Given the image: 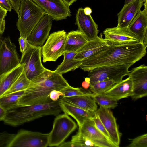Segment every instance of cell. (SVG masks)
Wrapping results in <instances>:
<instances>
[{
	"label": "cell",
	"instance_id": "ac0fdd59",
	"mask_svg": "<svg viewBox=\"0 0 147 147\" xmlns=\"http://www.w3.org/2000/svg\"><path fill=\"white\" fill-rule=\"evenodd\" d=\"M143 10L134 17L128 29L139 39L141 43L147 45V0H144Z\"/></svg>",
	"mask_w": 147,
	"mask_h": 147
},
{
	"label": "cell",
	"instance_id": "8d00e7d4",
	"mask_svg": "<svg viewBox=\"0 0 147 147\" xmlns=\"http://www.w3.org/2000/svg\"><path fill=\"white\" fill-rule=\"evenodd\" d=\"M63 93L60 91L54 90L49 94L50 99L53 101H56L58 100L60 96H63Z\"/></svg>",
	"mask_w": 147,
	"mask_h": 147
},
{
	"label": "cell",
	"instance_id": "d6986e66",
	"mask_svg": "<svg viewBox=\"0 0 147 147\" xmlns=\"http://www.w3.org/2000/svg\"><path fill=\"white\" fill-rule=\"evenodd\" d=\"M144 0H134L124 5L117 15L118 17L117 26L128 28L134 17L141 11L142 7L144 6Z\"/></svg>",
	"mask_w": 147,
	"mask_h": 147
},
{
	"label": "cell",
	"instance_id": "9a60e30c",
	"mask_svg": "<svg viewBox=\"0 0 147 147\" xmlns=\"http://www.w3.org/2000/svg\"><path fill=\"white\" fill-rule=\"evenodd\" d=\"M96 113L109 134L110 140L116 147H119L121 133L113 113L109 109L100 107Z\"/></svg>",
	"mask_w": 147,
	"mask_h": 147
},
{
	"label": "cell",
	"instance_id": "277c9868",
	"mask_svg": "<svg viewBox=\"0 0 147 147\" xmlns=\"http://www.w3.org/2000/svg\"><path fill=\"white\" fill-rule=\"evenodd\" d=\"M45 13L31 0H22L16 24L20 36L27 38Z\"/></svg>",
	"mask_w": 147,
	"mask_h": 147
},
{
	"label": "cell",
	"instance_id": "7402d4cb",
	"mask_svg": "<svg viewBox=\"0 0 147 147\" xmlns=\"http://www.w3.org/2000/svg\"><path fill=\"white\" fill-rule=\"evenodd\" d=\"M59 104L63 112L75 119L79 127L82 125L84 121L91 119L96 112L85 110L59 100Z\"/></svg>",
	"mask_w": 147,
	"mask_h": 147
},
{
	"label": "cell",
	"instance_id": "30bf717a",
	"mask_svg": "<svg viewBox=\"0 0 147 147\" xmlns=\"http://www.w3.org/2000/svg\"><path fill=\"white\" fill-rule=\"evenodd\" d=\"M14 43L9 37L2 39L0 46V75L18 66L20 63Z\"/></svg>",
	"mask_w": 147,
	"mask_h": 147
},
{
	"label": "cell",
	"instance_id": "74e56055",
	"mask_svg": "<svg viewBox=\"0 0 147 147\" xmlns=\"http://www.w3.org/2000/svg\"><path fill=\"white\" fill-rule=\"evenodd\" d=\"M18 40L20 44V51L23 53L26 49L29 43L27 38L21 36H20Z\"/></svg>",
	"mask_w": 147,
	"mask_h": 147
},
{
	"label": "cell",
	"instance_id": "836d02e7",
	"mask_svg": "<svg viewBox=\"0 0 147 147\" xmlns=\"http://www.w3.org/2000/svg\"><path fill=\"white\" fill-rule=\"evenodd\" d=\"M15 135L7 132H0V147H9Z\"/></svg>",
	"mask_w": 147,
	"mask_h": 147
},
{
	"label": "cell",
	"instance_id": "f1b7e54d",
	"mask_svg": "<svg viewBox=\"0 0 147 147\" xmlns=\"http://www.w3.org/2000/svg\"><path fill=\"white\" fill-rule=\"evenodd\" d=\"M30 82L31 81L27 77L23 70L3 96L12 93L25 90L28 87Z\"/></svg>",
	"mask_w": 147,
	"mask_h": 147
},
{
	"label": "cell",
	"instance_id": "44dd1931",
	"mask_svg": "<svg viewBox=\"0 0 147 147\" xmlns=\"http://www.w3.org/2000/svg\"><path fill=\"white\" fill-rule=\"evenodd\" d=\"M118 100L131 97L133 94V86L131 80L128 77L116 83L104 93Z\"/></svg>",
	"mask_w": 147,
	"mask_h": 147
},
{
	"label": "cell",
	"instance_id": "5bb4252c",
	"mask_svg": "<svg viewBox=\"0 0 147 147\" xmlns=\"http://www.w3.org/2000/svg\"><path fill=\"white\" fill-rule=\"evenodd\" d=\"M52 20L51 17L45 13L27 38L29 43L35 46L43 45L49 36Z\"/></svg>",
	"mask_w": 147,
	"mask_h": 147
},
{
	"label": "cell",
	"instance_id": "d4e9b609",
	"mask_svg": "<svg viewBox=\"0 0 147 147\" xmlns=\"http://www.w3.org/2000/svg\"><path fill=\"white\" fill-rule=\"evenodd\" d=\"M87 41L83 34L78 30L71 31L67 34L65 52H76Z\"/></svg>",
	"mask_w": 147,
	"mask_h": 147
},
{
	"label": "cell",
	"instance_id": "cb8c5ba5",
	"mask_svg": "<svg viewBox=\"0 0 147 147\" xmlns=\"http://www.w3.org/2000/svg\"><path fill=\"white\" fill-rule=\"evenodd\" d=\"M24 64L0 75V98L3 96L23 70Z\"/></svg>",
	"mask_w": 147,
	"mask_h": 147
},
{
	"label": "cell",
	"instance_id": "ffe728a7",
	"mask_svg": "<svg viewBox=\"0 0 147 147\" xmlns=\"http://www.w3.org/2000/svg\"><path fill=\"white\" fill-rule=\"evenodd\" d=\"M102 34L96 39L88 41L76 51V60L82 61L106 47L109 44L102 38Z\"/></svg>",
	"mask_w": 147,
	"mask_h": 147
},
{
	"label": "cell",
	"instance_id": "484cf974",
	"mask_svg": "<svg viewBox=\"0 0 147 147\" xmlns=\"http://www.w3.org/2000/svg\"><path fill=\"white\" fill-rule=\"evenodd\" d=\"M76 54V52L65 51L64 52L63 55L64 56L63 61L58 66L55 71L62 75L80 67L82 61L75 59Z\"/></svg>",
	"mask_w": 147,
	"mask_h": 147
},
{
	"label": "cell",
	"instance_id": "3957f363",
	"mask_svg": "<svg viewBox=\"0 0 147 147\" xmlns=\"http://www.w3.org/2000/svg\"><path fill=\"white\" fill-rule=\"evenodd\" d=\"M62 112L59 100L31 105H18L6 111L2 121L16 126L45 116H57Z\"/></svg>",
	"mask_w": 147,
	"mask_h": 147
},
{
	"label": "cell",
	"instance_id": "ab89813d",
	"mask_svg": "<svg viewBox=\"0 0 147 147\" xmlns=\"http://www.w3.org/2000/svg\"><path fill=\"white\" fill-rule=\"evenodd\" d=\"M22 0H9L13 9L18 14Z\"/></svg>",
	"mask_w": 147,
	"mask_h": 147
},
{
	"label": "cell",
	"instance_id": "7bdbcfd3",
	"mask_svg": "<svg viewBox=\"0 0 147 147\" xmlns=\"http://www.w3.org/2000/svg\"><path fill=\"white\" fill-rule=\"evenodd\" d=\"M64 3L68 6L69 7L74 3L77 0H62Z\"/></svg>",
	"mask_w": 147,
	"mask_h": 147
},
{
	"label": "cell",
	"instance_id": "8992f818",
	"mask_svg": "<svg viewBox=\"0 0 147 147\" xmlns=\"http://www.w3.org/2000/svg\"><path fill=\"white\" fill-rule=\"evenodd\" d=\"M42 47L28 44L22 53L20 63L24 64L23 70L27 77L30 81L34 79L45 69L41 61Z\"/></svg>",
	"mask_w": 147,
	"mask_h": 147
},
{
	"label": "cell",
	"instance_id": "f546056e",
	"mask_svg": "<svg viewBox=\"0 0 147 147\" xmlns=\"http://www.w3.org/2000/svg\"><path fill=\"white\" fill-rule=\"evenodd\" d=\"M116 83L112 80H103L90 83V90L95 94H102Z\"/></svg>",
	"mask_w": 147,
	"mask_h": 147
},
{
	"label": "cell",
	"instance_id": "b9f144b4",
	"mask_svg": "<svg viewBox=\"0 0 147 147\" xmlns=\"http://www.w3.org/2000/svg\"><path fill=\"white\" fill-rule=\"evenodd\" d=\"M5 113L6 111L0 106V121H2Z\"/></svg>",
	"mask_w": 147,
	"mask_h": 147
},
{
	"label": "cell",
	"instance_id": "f35d334b",
	"mask_svg": "<svg viewBox=\"0 0 147 147\" xmlns=\"http://www.w3.org/2000/svg\"><path fill=\"white\" fill-rule=\"evenodd\" d=\"M0 6L9 12L13 9L9 0H0Z\"/></svg>",
	"mask_w": 147,
	"mask_h": 147
},
{
	"label": "cell",
	"instance_id": "ba28073f",
	"mask_svg": "<svg viewBox=\"0 0 147 147\" xmlns=\"http://www.w3.org/2000/svg\"><path fill=\"white\" fill-rule=\"evenodd\" d=\"M129 65H113L95 69L90 71L88 76L90 82L112 80L116 83L123 80V77L129 76L130 71Z\"/></svg>",
	"mask_w": 147,
	"mask_h": 147
},
{
	"label": "cell",
	"instance_id": "ee69618b",
	"mask_svg": "<svg viewBox=\"0 0 147 147\" xmlns=\"http://www.w3.org/2000/svg\"><path fill=\"white\" fill-rule=\"evenodd\" d=\"M84 13L86 15H90L92 13V9L89 7H87L84 9Z\"/></svg>",
	"mask_w": 147,
	"mask_h": 147
},
{
	"label": "cell",
	"instance_id": "7a4b0ae2",
	"mask_svg": "<svg viewBox=\"0 0 147 147\" xmlns=\"http://www.w3.org/2000/svg\"><path fill=\"white\" fill-rule=\"evenodd\" d=\"M62 75L55 70L45 69L40 74L31 81L28 87L20 98L19 105H31L52 101L49 94L54 90L61 91L69 86Z\"/></svg>",
	"mask_w": 147,
	"mask_h": 147
},
{
	"label": "cell",
	"instance_id": "7c38bea8",
	"mask_svg": "<svg viewBox=\"0 0 147 147\" xmlns=\"http://www.w3.org/2000/svg\"><path fill=\"white\" fill-rule=\"evenodd\" d=\"M104 40L109 44L120 45L140 42L128 28L117 26L107 28L103 31Z\"/></svg>",
	"mask_w": 147,
	"mask_h": 147
},
{
	"label": "cell",
	"instance_id": "2e32d148",
	"mask_svg": "<svg viewBox=\"0 0 147 147\" xmlns=\"http://www.w3.org/2000/svg\"><path fill=\"white\" fill-rule=\"evenodd\" d=\"M75 24L87 41L93 40L98 36V25L90 15L84 13V9L82 7L79 8L77 11Z\"/></svg>",
	"mask_w": 147,
	"mask_h": 147
},
{
	"label": "cell",
	"instance_id": "4fadbf2b",
	"mask_svg": "<svg viewBox=\"0 0 147 147\" xmlns=\"http://www.w3.org/2000/svg\"><path fill=\"white\" fill-rule=\"evenodd\" d=\"M56 21L71 16L69 7L62 0H31Z\"/></svg>",
	"mask_w": 147,
	"mask_h": 147
},
{
	"label": "cell",
	"instance_id": "1f68e13d",
	"mask_svg": "<svg viewBox=\"0 0 147 147\" xmlns=\"http://www.w3.org/2000/svg\"><path fill=\"white\" fill-rule=\"evenodd\" d=\"M60 91L63 93L64 96L63 97H64L81 96H88L92 97L95 95L89 90H86L81 87L75 88L70 85Z\"/></svg>",
	"mask_w": 147,
	"mask_h": 147
},
{
	"label": "cell",
	"instance_id": "d590c367",
	"mask_svg": "<svg viewBox=\"0 0 147 147\" xmlns=\"http://www.w3.org/2000/svg\"><path fill=\"white\" fill-rule=\"evenodd\" d=\"M7 11L0 6V35L3 34L5 30V18Z\"/></svg>",
	"mask_w": 147,
	"mask_h": 147
},
{
	"label": "cell",
	"instance_id": "603a6c76",
	"mask_svg": "<svg viewBox=\"0 0 147 147\" xmlns=\"http://www.w3.org/2000/svg\"><path fill=\"white\" fill-rule=\"evenodd\" d=\"M59 100L89 111L96 112L97 110L96 103L90 96L62 97Z\"/></svg>",
	"mask_w": 147,
	"mask_h": 147
},
{
	"label": "cell",
	"instance_id": "4dcf8cb0",
	"mask_svg": "<svg viewBox=\"0 0 147 147\" xmlns=\"http://www.w3.org/2000/svg\"><path fill=\"white\" fill-rule=\"evenodd\" d=\"M92 98L100 107L113 109L118 105V100L104 94H95Z\"/></svg>",
	"mask_w": 147,
	"mask_h": 147
},
{
	"label": "cell",
	"instance_id": "4316f807",
	"mask_svg": "<svg viewBox=\"0 0 147 147\" xmlns=\"http://www.w3.org/2000/svg\"><path fill=\"white\" fill-rule=\"evenodd\" d=\"M24 90H22L7 94L0 98V106L6 111L19 105V100Z\"/></svg>",
	"mask_w": 147,
	"mask_h": 147
},
{
	"label": "cell",
	"instance_id": "e575fe53",
	"mask_svg": "<svg viewBox=\"0 0 147 147\" xmlns=\"http://www.w3.org/2000/svg\"><path fill=\"white\" fill-rule=\"evenodd\" d=\"M91 119L94 122L95 126L96 128L107 139L110 141L109 139V134L100 120L98 115L96 113V112L94 115Z\"/></svg>",
	"mask_w": 147,
	"mask_h": 147
},
{
	"label": "cell",
	"instance_id": "5b68a950",
	"mask_svg": "<svg viewBox=\"0 0 147 147\" xmlns=\"http://www.w3.org/2000/svg\"><path fill=\"white\" fill-rule=\"evenodd\" d=\"M77 127L76 123L66 113L57 115L49 133L48 146L59 147Z\"/></svg>",
	"mask_w": 147,
	"mask_h": 147
},
{
	"label": "cell",
	"instance_id": "52a82bcc",
	"mask_svg": "<svg viewBox=\"0 0 147 147\" xmlns=\"http://www.w3.org/2000/svg\"><path fill=\"white\" fill-rule=\"evenodd\" d=\"M67 33L64 30L51 34L41 49L43 62L55 61L65 52Z\"/></svg>",
	"mask_w": 147,
	"mask_h": 147
},
{
	"label": "cell",
	"instance_id": "9c48e42d",
	"mask_svg": "<svg viewBox=\"0 0 147 147\" xmlns=\"http://www.w3.org/2000/svg\"><path fill=\"white\" fill-rule=\"evenodd\" d=\"M49 133H42L22 129L15 134L9 147H46Z\"/></svg>",
	"mask_w": 147,
	"mask_h": 147
},
{
	"label": "cell",
	"instance_id": "6da1fadb",
	"mask_svg": "<svg viewBox=\"0 0 147 147\" xmlns=\"http://www.w3.org/2000/svg\"><path fill=\"white\" fill-rule=\"evenodd\" d=\"M147 46L141 42L109 44L82 61L80 68L89 72L96 68L106 66L127 65L131 66L145 56Z\"/></svg>",
	"mask_w": 147,
	"mask_h": 147
},
{
	"label": "cell",
	"instance_id": "f6af8a7d",
	"mask_svg": "<svg viewBox=\"0 0 147 147\" xmlns=\"http://www.w3.org/2000/svg\"><path fill=\"white\" fill-rule=\"evenodd\" d=\"M134 0H125V2L124 4H127L131 1H133Z\"/></svg>",
	"mask_w": 147,
	"mask_h": 147
},
{
	"label": "cell",
	"instance_id": "60d3db41",
	"mask_svg": "<svg viewBox=\"0 0 147 147\" xmlns=\"http://www.w3.org/2000/svg\"><path fill=\"white\" fill-rule=\"evenodd\" d=\"M90 81L89 78V77L86 78L85 80L82 84V88L86 90L88 89L90 86Z\"/></svg>",
	"mask_w": 147,
	"mask_h": 147
},
{
	"label": "cell",
	"instance_id": "d6a6232c",
	"mask_svg": "<svg viewBox=\"0 0 147 147\" xmlns=\"http://www.w3.org/2000/svg\"><path fill=\"white\" fill-rule=\"evenodd\" d=\"M128 147H147V134H144L131 139Z\"/></svg>",
	"mask_w": 147,
	"mask_h": 147
},
{
	"label": "cell",
	"instance_id": "8fae6325",
	"mask_svg": "<svg viewBox=\"0 0 147 147\" xmlns=\"http://www.w3.org/2000/svg\"><path fill=\"white\" fill-rule=\"evenodd\" d=\"M129 77L133 86V94L131 96L135 100L147 95V66L144 64L133 68Z\"/></svg>",
	"mask_w": 147,
	"mask_h": 147
},
{
	"label": "cell",
	"instance_id": "83f0119b",
	"mask_svg": "<svg viewBox=\"0 0 147 147\" xmlns=\"http://www.w3.org/2000/svg\"><path fill=\"white\" fill-rule=\"evenodd\" d=\"M59 147H98L94 142L78 132L73 136L71 141L63 142Z\"/></svg>",
	"mask_w": 147,
	"mask_h": 147
},
{
	"label": "cell",
	"instance_id": "e0dca14e",
	"mask_svg": "<svg viewBox=\"0 0 147 147\" xmlns=\"http://www.w3.org/2000/svg\"><path fill=\"white\" fill-rule=\"evenodd\" d=\"M78 132L94 142L99 147H116L96 128L92 119L84 121Z\"/></svg>",
	"mask_w": 147,
	"mask_h": 147
},
{
	"label": "cell",
	"instance_id": "bcb514c9",
	"mask_svg": "<svg viewBox=\"0 0 147 147\" xmlns=\"http://www.w3.org/2000/svg\"><path fill=\"white\" fill-rule=\"evenodd\" d=\"M2 39V38H1V36L0 35V46Z\"/></svg>",
	"mask_w": 147,
	"mask_h": 147
}]
</instances>
